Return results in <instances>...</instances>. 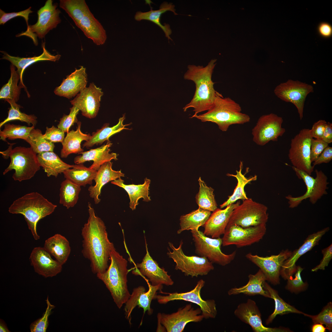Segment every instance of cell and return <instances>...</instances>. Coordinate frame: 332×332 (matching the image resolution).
Here are the masks:
<instances>
[{
  "label": "cell",
  "instance_id": "cell-1",
  "mask_svg": "<svg viewBox=\"0 0 332 332\" xmlns=\"http://www.w3.org/2000/svg\"><path fill=\"white\" fill-rule=\"evenodd\" d=\"M88 207L89 217L81 229V252L84 257L90 261L92 272L97 274L107 269L110 253L116 249L109 239L104 223L96 215L89 203Z\"/></svg>",
  "mask_w": 332,
  "mask_h": 332
},
{
  "label": "cell",
  "instance_id": "cell-2",
  "mask_svg": "<svg viewBox=\"0 0 332 332\" xmlns=\"http://www.w3.org/2000/svg\"><path fill=\"white\" fill-rule=\"evenodd\" d=\"M216 59L211 60L206 66L189 65L188 70L184 75L185 80H191L195 84L196 91L191 101L183 108L184 112L188 109L193 108L194 118L198 113L208 111L212 106L216 91L214 88L215 83L212 75L216 64Z\"/></svg>",
  "mask_w": 332,
  "mask_h": 332
},
{
  "label": "cell",
  "instance_id": "cell-3",
  "mask_svg": "<svg viewBox=\"0 0 332 332\" xmlns=\"http://www.w3.org/2000/svg\"><path fill=\"white\" fill-rule=\"evenodd\" d=\"M59 6L95 44L101 45L105 43L107 38L106 31L91 13L85 0H60Z\"/></svg>",
  "mask_w": 332,
  "mask_h": 332
},
{
  "label": "cell",
  "instance_id": "cell-4",
  "mask_svg": "<svg viewBox=\"0 0 332 332\" xmlns=\"http://www.w3.org/2000/svg\"><path fill=\"white\" fill-rule=\"evenodd\" d=\"M57 206L37 192L27 193L14 200L9 208L13 214L23 215L35 240L40 239L37 225L39 220L52 214Z\"/></svg>",
  "mask_w": 332,
  "mask_h": 332
},
{
  "label": "cell",
  "instance_id": "cell-5",
  "mask_svg": "<svg viewBox=\"0 0 332 332\" xmlns=\"http://www.w3.org/2000/svg\"><path fill=\"white\" fill-rule=\"evenodd\" d=\"M110 264L104 272L97 274L110 292L117 307L120 309L129 299L130 294L127 286V261L117 252L110 254Z\"/></svg>",
  "mask_w": 332,
  "mask_h": 332
},
{
  "label": "cell",
  "instance_id": "cell-6",
  "mask_svg": "<svg viewBox=\"0 0 332 332\" xmlns=\"http://www.w3.org/2000/svg\"><path fill=\"white\" fill-rule=\"evenodd\" d=\"M240 105L229 97H223L216 91L213 104L207 112L197 115L196 118L202 122H211L217 124L223 132L227 130L234 124H243L249 122V116L241 112Z\"/></svg>",
  "mask_w": 332,
  "mask_h": 332
},
{
  "label": "cell",
  "instance_id": "cell-7",
  "mask_svg": "<svg viewBox=\"0 0 332 332\" xmlns=\"http://www.w3.org/2000/svg\"><path fill=\"white\" fill-rule=\"evenodd\" d=\"M12 145L11 144L6 150L0 152L4 159L9 157L10 159V163L3 174L14 170L12 178L14 180L22 181L31 179L41 167L37 154L30 147L19 146L13 149Z\"/></svg>",
  "mask_w": 332,
  "mask_h": 332
},
{
  "label": "cell",
  "instance_id": "cell-8",
  "mask_svg": "<svg viewBox=\"0 0 332 332\" xmlns=\"http://www.w3.org/2000/svg\"><path fill=\"white\" fill-rule=\"evenodd\" d=\"M292 168L298 178L302 180L304 183L306 190L300 196L293 197L288 195L286 196L290 208L298 207L302 201L308 198L310 202L314 204L323 196L327 194L329 183L327 176L322 170L316 169V176L314 178L306 172L293 166Z\"/></svg>",
  "mask_w": 332,
  "mask_h": 332
},
{
  "label": "cell",
  "instance_id": "cell-9",
  "mask_svg": "<svg viewBox=\"0 0 332 332\" xmlns=\"http://www.w3.org/2000/svg\"><path fill=\"white\" fill-rule=\"evenodd\" d=\"M183 243L181 240L176 248L172 243L168 242L172 251L168 248L167 254L175 263V270H180L185 276L193 277L206 275L214 269L213 263L205 257L186 255L182 250Z\"/></svg>",
  "mask_w": 332,
  "mask_h": 332
},
{
  "label": "cell",
  "instance_id": "cell-10",
  "mask_svg": "<svg viewBox=\"0 0 332 332\" xmlns=\"http://www.w3.org/2000/svg\"><path fill=\"white\" fill-rule=\"evenodd\" d=\"M267 209L265 205L248 198L234 209L227 227L237 225L247 227L266 224Z\"/></svg>",
  "mask_w": 332,
  "mask_h": 332
},
{
  "label": "cell",
  "instance_id": "cell-11",
  "mask_svg": "<svg viewBox=\"0 0 332 332\" xmlns=\"http://www.w3.org/2000/svg\"><path fill=\"white\" fill-rule=\"evenodd\" d=\"M195 247V252L200 257H205L212 263L225 266L235 259L236 251L226 254L221 250L222 238L209 237L198 229L191 230Z\"/></svg>",
  "mask_w": 332,
  "mask_h": 332
},
{
  "label": "cell",
  "instance_id": "cell-12",
  "mask_svg": "<svg viewBox=\"0 0 332 332\" xmlns=\"http://www.w3.org/2000/svg\"><path fill=\"white\" fill-rule=\"evenodd\" d=\"M57 7V4H53V0H47L44 6L38 11L37 22L29 25L26 31L18 34L16 37L24 35L29 37L37 45V37L40 39L44 38L50 30L56 28L61 22L59 17L61 11Z\"/></svg>",
  "mask_w": 332,
  "mask_h": 332
},
{
  "label": "cell",
  "instance_id": "cell-13",
  "mask_svg": "<svg viewBox=\"0 0 332 332\" xmlns=\"http://www.w3.org/2000/svg\"><path fill=\"white\" fill-rule=\"evenodd\" d=\"M312 138L310 129L301 130L291 140L288 154L293 166L310 175L314 168L310 159V147Z\"/></svg>",
  "mask_w": 332,
  "mask_h": 332
},
{
  "label": "cell",
  "instance_id": "cell-14",
  "mask_svg": "<svg viewBox=\"0 0 332 332\" xmlns=\"http://www.w3.org/2000/svg\"><path fill=\"white\" fill-rule=\"evenodd\" d=\"M205 283L204 281L201 279L197 282L194 288L190 291L180 293L176 292L165 293L167 295L164 296L156 294L155 299L160 304H166L169 302L176 300L191 302L200 307L204 318H214L217 314L215 301L211 299L204 300L200 296L201 290L204 287Z\"/></svg>",
  "mask_w": 332,
  "mask_h": 332
},
{
  "label": "cell",
  "instance_id": "cell-15",
  "mask_svg": "<svg viewBox=\"0 0 332 332\" xmlns=\"http://www.w3.org/2000/svg\"><path fill=\"white\" fill-rule=\"evenodd\" d=\"M314 91L313 86L298 80L289 79L277 85L274 90L275 95L282 101L290 102L297 109L300 120L303 117L306 97Z\"/></svg>",
  "mask_w": 332,
  "mask_h": 332
},
{
  "label": "cell",
  "instance_id": "cell-16",
  "mask_svg": "<svg viewBox=\"0 0 332 332\" xmlns=\"http://www.w3.org/2000/svg\"><path fill=\"white\" fill-rule=\"evenodd\" d=\"M283 122L282 117L273 113L261 116L252 130L253 141L263 146L270 141H277L286 131L282 127Z\"/></svg>",
  "mask_w": 332,
  "mask_h": 332
},
{
  "label": "cell",
  "instance_id": "cell-17",
  "mask_svg": "<svg viewBox=\"0 0 332 332\" xmlns=\"http://www.w3.org/2000/svg\"><path fill=\"white\" fill-rule=\"evenodd\" d=\"M266 230V224L247 227L237 225L227 227L222 238V245H235L238 248L251 245L262 239Z\"/></svg>",
  "mask_w": 332,
  "mask_h": 332
},
{
  "label": "cell",
  "instance_id": "cell-18",
  "mask_svg": "<svg viewBox=\"0 0 332 332\" xmlns=\"http://www.w3.org/2000/svg\"><path fill=\"white\" fill-rule=\"evenodd\" d=\"M157 318L166 331L181 332L188 323L201 322L204 317L200 308L195 309L190 304L171 314L158 313Z\"/></svg>",
  "mask_w": 332,
  "mask_h": 332
},
{
  "label": "cell",
  "instance_id": "cell-19",
  "mask_svg": "<svg viewBox=\"0 0 332 332\" xmlns=\"http://www.w3.org/2000/svg\"><path fill=\"white\" fill-rule=\"evenodd\" d=\"M292 251L288 249L283 250L277 255L260 256L251 253L246 257L257 266L264 273L267 280L273 285L279 283V276L284 262L290 256Z\"/></svg>",
  "mask_w": 332,
  "mask_h": 332
},
{
  "label": "cell",
  "instance_id": "cell-20",
  "mask_svg": "<svg viewBox=\"0 0 332 332\" xmlns=\"http://www.w3.org/2000/svg\"><path fill=\"white\" fill-rule=\"evenodd\" d=\"M148 290L146 291L145 288L139 286L133 289L130 296L125 302L124 307L125 317L131 324V314L134 308L137 306L143 309L144 313L147 312L148 315L153 313V310L151 308L152 300L155 299L157 291H161L162 285L152 286L148 283Z\"/></svg>",
  "mask_w": 332,
  "mask_h": 332
},
{
  "label": "cell",
  "instance_id": "cell-21",
  "mask_svg": "<svg viewBox=\"0 0 332 332\" xmlns=\"http://www.w3.org/2000/svg\"><path fill=\"white\" fill-rule=\"evenodd\" d=\"M103 93L101 89L93 83H90L70 101L72 105L77 107L83 116L90 118L96 117L100 106L101 97Z\"/></svg>",
  "mask_w": 332,
  "mask_h": 332
},
{
  "label": "cell",
  "instance_id": "cell-22",
  "mask_svg": "<svg viewBox=\"0 0 332 332\" xmlns=\"http://www.w3.org/2000/svg\"><path fill=\"white\" fill-rule=\"evenodd\" d=\"M235 315L241 321L248 324L255 332H283L286 329L266 327L263 324L261 315L255 302L248 299L245 302L239 304L234 312Z\"/></svg>",
  "mask_w": 332,
  "mask_h": 332
},
{
  "label": "cell",
  "instance_id": "cell-23",
  "mask_svg": "<svg viewBox=\"0 0 332 332\" xmlns=\"http://www.w3.org/2000/svg\"><path fill=\"white\" fill-rule=\"evenodd\" d=\"M146 243V253L142 262L136 265V269L132 271L135 275H140L146 276L151 282V284L155 286L159 285L171 286L174 281L171 276L164 269L160 267L157 263L153 259L148 251L147 244Z\"/></svg>",
  "mask_w": 332,
  "mask_h": 332
},
{
  "label": "cell",
  "instance_id": "cell-24",
  "mask_svg": "<svg viewBox=\"0 0 332 332\" xmlns=\"http://www.w3.org/2000/svg\"><path fill=\"white\" fill-rule=\"evenodd\" d=\"M30 259L35 271L45 278L55 276L62 270V265L53 259L44 247H34L31 253Z\"/></svg>",
  "mask_w": 332,
  "mask_h": 332
},
{
  "label": "cell",
  "instance_id": "cell-25",
  "mask_svg": "<svg viewBox=\"0 0 332 332\" xmlns=\"http://www.w3.org/2000/svg\"><path fill=\"white\" fill-rule=\"evenodd\" d=\"M329 230V227H327L310 235L298 249L292 251L290 256L284 262L281 270L280 275L284 279H287L290 276L293 275L296 270L297 266L296 263L298 259L318 244L322 236Z\"/></svg>",
  "mask_w": 332,
  "mask_h": 332
},
{
  "label": "cell",
  "instance_id": "cell-26",
  "mask_svg": "<svg viewBox=\"0 0 332 332\" xmlns=\"http://www.w3.org/2000/svg\"><path fill=\"white\" fill-rule=\"evenodd\" d=\"M238 202L226 206L224 209L217 208L211 214L203 226L204 234L212 238H217L224 234L231 213L239 204Z\"/></svg>",
  "mask_w": 332,
  "mask_h": 332
},
{
  "label": "cell",
  "instance_id": "cell-27",
  "mask_svg": "<svg viewBox=\"0 0 332 332\" xmlns=\"http://www.w3.org/2000/svg\"><path fill=\"white\" fill-rule=\"evenodd\" d=\"M87 82L86 68L81 66L67 76L60 86L55 88L54 92L56 95L69 99L86 88Z\"/></svg>",
  "mask_w": 332,
  "mask_h": 332
},
{
  "label": "cell",
  "instance_id": "cell-28",
  "mask_svg": "<svg viewBox=\"0 0 332 332\" xmlns=\"http://www.w3.org/2000/svg\"><path fill=\"white\" fill-rule=\"evenodd\" d=\"M112 145V143L108 140L106 144L99 148L81 152L79 154L81 155L75 157L74 162L77 164H83L87 161H93V163L89 167L97 171L104 163L113 159L115 160L118 159L117 157L118 155L116 153H109L110 150L109 148Z\"/></svg>",
  "mask_w": 332,
  "mask_h": 332
},
{
  "label": "cell",
  "instance_id": "cell-29",
  "mask_svg": "<svg viewBox=\"0 0 332 332\" xmlns=\"http://www.w3.org/2000/svg\"><path fill=\"white\" fill-rule=\"evenodd\" d=\"M42 46L43 51L41 55L38 56L30 57H20L13 56L10 55L5 52L1 51L3 54V57L2 59L9 61L12 64L17 68V71L20 77L19 85L24 89L28 97L30 96V95L23 84L22 79L24 69L29 65L37 61H55L59 60L61 57L60 54L53 55L49 53L45 48V42H42Z\"/></svg>",
  "mask_w": 332,
  "mask_h": 332
},
{
  "label": "cell",
  "instance_id": "cell-30",
  "mask_svg": "<svg viewBox=\"0 0 332 332\" xmlns=\"http://www.w3.org/2000/svg\"><path fill=\"white\" fill-rule=\"evenodd\" d=\"M112 166V163L111 161L102 164L97 171L94 180L95 184L90 186L88 188L90 196L93 199L95 204H98L101 201L99 196L101 195V188L104 185L110 181L124 176V174L121 172V170H114Z\"/></svg>",
  "mask_w": 332,
  "mask_h": 332
},
{
  "label": "cell",
  "instance_id": "cell-31",
  "mask_svg": "<svg viewBox=\"0 0 332 332\" xmlns=\"http://www.w3.org/2000/svg\"><path fill=\"white\" fill-rule=\"evenodd\" d=\"M248 281L245 285L239 287L233 288L228 291L229 295L243 294L249 296L260 295L271 298V295L265 286L267 280L266 277L259 269L255 274L248 276Z\"/></svg>",
  "mask_w": 332,
  "mask_h": 332
},
{
  "label": "cell",
  "instance_id": "cell-32",
  "mask_svg": "<svg viewBox=\"0 0 332 332\" xmlns=\"http://www.w3.org/2000/svg\"><path fill=\"white\" fill-rule=\"evenodd\" d=\"M150 182V180L146 178L142 184L127 185L124 183V181L120 177L111 181V183L123 188L127 192L130 200L129 207L133 210L138 205V201L140 198H143V201L146 202L151 201L150 197L148 196Z\"/></svg>",
  "mask_w": 332,
  "mask_h": 332
},
{
  "label": "cell",
  "instance_id": "cell-33",
  "mask_svg": "<svg viewBox=\"0 0 332 332\" xmlns=\"http://www.w3.org/2000/svg\"><path fill=\"white\" fill-rule=\"evenodd\" d=\"M44 248L63 265L70 255L71 248L68 240L60 234H56L45 241Z\"/></svg>",
  "mask_w": 332,
  "mask_h": 332
},
{
  "label": "cell",
  "instance_id": "cell-34",
  "mask_svg": "<svg viewBox=\"0 0 332 332\" xmlns=\"http://www.w3.org/2000/svg\"><path fill=\"white\" fill-rule=\"evenodd\" d=\"M76 130H72L67 133L61 143L62 148L61 151V156L66 158L70 154L78 153L83 152L81 147V143L83 140L87 141L90 138L89 134L83 133L81 130V123L78 121Z\"/></svg>",
  "mask_w": 332,
  "mask_h": 332
},
{
  "label": "cell",
  "instance_id": "cell-35",
  "mask_svg": "<svg viewBox=\"0 0 332 332\" xmlns=\"http://www.w3.org/2000/svg\"><path fill=\"white\" fill-rule=\"evenodd\" d=\"M175 7V5L172 3H168L165 2L161 4L159 10H153L151 9L150 11L147 12H137L134 16V18L137 21L145 20L152 22L163 30L165 37L168 40H172L170 36L172 33L170 25L166 23L164 24V25H162L160 22V19L161 15L167 11H172L175 15L178 14L176 12Z\"/></svg>",
  "mask_w": 332,
  "mask_h": 332
},
{
  "label": "cell",
  "instance_id": "cell-36",
  "mask_svg": "<svg viewBox=\"0 0 332 332\" xmlns=\"http://www.w3.org/2000/svg\"><path fill=\"white\" fill-rule=\"evenodd\" d=\"M37 156L41 167L48 177L53 176L57 177L59 174L73 166V165L63 162L53 152H44L38 154Z\"/></svg>",
  "mask_w": 332,
  "mask_h": 332
},
{
  "label": "cell",
  "instance_id": "cell-37",
  "mask_svg": "<svg viewBox=\"0 0 332 332\" xmlns=\"http://www.w3.org/2000/svg\"><path fill=\"white\" fill-rule=\"evenodd\" d=\"M125 119V115L119 119L118 123L112 127H109V124H105L102 127L97 129L95 132H93L91 135L90 139L83 144V147L89 148L94 145L101 144L104 141L109 140V138L113 135L120 132L124 129H130L125 128L130 124H124L123 122Z\"/></svg>",
  "mask_w": 332,
  "mask_h": 332
},
{
  "label": "cell",
  "instance_id": "cell-38",
  "mask_svg": "<svg viewBox=\"0 0 332 332\" xmlns=\"http://www.w3.org/2000/svg\"><path fill=\"white\" fill-rule=\"evenodd\" d=\"M97 172V171L81 164L73 165L72 168L67 169L63 173L66 179L78 185L85 187L87 184H92Z\"/></svg>",
  "mask_w": 332,
  "mask_h": 332
},
{
  "label": "cell",
  "instance_id": "cell-39",
  "mask_svg": "<svg viewBox=\"0 0 332 332\" xmlns=\"http://www.w3.org/2000/svg\"><path fill=\"white\" fill-rule=\"evenodd\" d=\"M211 214V211L200 208L190 213L181 215L180 219V228L177 233L180 234L185 230L198 229L203 226Z\"/></svg>",
  "mask_w": 332,
  "mask_h": 332
},
{
  "label": "cell",
  "instance_id": "cell-40",
  "mask_svg": "<svg viewBox=\"0 0 332 332\" xmlns=\"http://www.w3.org/2000/svg\"><path fill=\"white\" fill-rule=\"evenodd\" d=\"M243 168V163L240 161L239 165V170H236V174L234 175L228 173V176L235 177L237 180V184L233 193L232 195L228 197V199L222 204L220 205V208H223L231 204L234 203L238 200H243L247 199L246 194L244 191V187L245 185L250 183L251 181L256 180L257 178L256 175H255L249 178H247L245 175L242 174V171Z\"/></svg>",
  "mask_w": 332,
  "mask_h": 332
},
{
  "label": "cell",
  "instance_id": "cell-41",
  "mask_svg": "<svg viewBox=\"0 0 332 332\" xmlns=\"http://www.w3.org/2000/svg\"><path fill=\"white\" fill-rule=\"evenodd\" d=\"M16 67L11 64L10 65L11 75L8 82L4 85L0 91V98L6 101L12 100L16 102L19 99L21 89L23 88L18 84L20 81V76L17 70Z\"/></svg>",
  "mask_w": 332,
  "mask_h": 332
},
{
  "label": "cell",
  "instance_id": "cell-42",
  "mask_svg": "<svg viewBox=\"0 0 332 332\" xmlns=\"http://www.w3.org/2000/svg\"><path fill=\"white\" fill-rule=\"evenodd\" d=\"M60 190V204L67 209L73 207L78 201L81 186L66 179L61 183Z\"/></svg>",
  "mask_w": 332,
  "mask_h": 332
},
{
  "label": "cell",
  "instance_id": "cell-43",
  "mask_svg": "<svg viewBox=\"0 0 332 332\" xmlns=\"http://www.w3.org/2000/svg\"><path fill=\"white\" fill-rule=\"evenodd\" d=\"M198 181L199 191L196 196V201L199 208L213 212L217 208L213 193L214 189L208 186L200 177Z\"/></svg>",
  "mask_w": 332,
  "mask_h": 332
},
{
  "label": "cell",
  "instance_id": "cell-44",
  "mask_svg": "<svg viewBox=\"0 0 332 332\" xmlns=\"http://www.w3.org/2000/svg\"><path fill=\"white\" fill-rule=\"evenodd\" d=\"M265 286L266 289L268 291L271 295V298L274 300L275 305L274 311L269 316L266 321L267 324H269L271 322L276 316L278 314L283 315L290 313L304 314V313L298 310L283 301L279 296L277 292L272 288L267 283H265Z\"/></svg>",
  "mask_w": 332,
  "mask_h": 332
},
{
  "label": "cell",
  "instance_id": "cell-45",
  "mask_svg": "<svg viewBox=\"0 0 332 332\" xmlns=\"http://www.w3.org/2000/svg\"><path fill=\"white\" fill-rule=\"evenodd\" d=\"M41 131L34 128L25 141L30 146V148L37 154L45 152H53L55 145L53 143L48 141L43 137Z\"/></svg>",
  "mask_w": 332,
  "mask_h": 332
},
{
  "label": "cell",
  "instance_id": "cell-46",
  "mask_svg": "<svg viewBox=\"0 0 332 332\" xmlns=\"http://www.w3.org/2000/svg\"><path fill=\"white\" fill-rule=\"evenodd\" d=\"M4 125L3 130L0 131V139L5 142H7L6 138L9 140L21 139L25 140L31 130L35 127L33 126L29 127L9 123H6Z\"/></svg>",
  "mask_w": 332,
  "mask_h": 332
},
{
  "label": "cell",
  "instance_id": "cell-47",
  "mask_svg": "<svg viewBox=\"0 0 332 332\" xmlns=\"http://www.w3.org/2000/svg\"><path fill=\"white\" fill-rule=\"evenodd\" d=\"M10 104V107L9 109L8 115L7 117L0 123V128L4 124L10 121L19 120L22 122L26 123L29 125L31 124L32 126H35L37 123V117L34 115H27L21 112L20 109L21 106L17 104L14 101H6Z\"/></svg>",
  "mask_w": 332,
  "mask_h": 332
},
{
  "label": "cell",
  "instance_id": "cell-48",
  "mask_svg": "<svg viewBox=\"0 0 332 332\" xmlns=\"http://www.w3.org/2000/svg\"><path fill=\"white\" fill-rule=\"evenodd\" d=\"M47 307L42 317L32 323L30 326L31 332H45L49 326L48 318L52 311L55 306L51 304L49 299L48 296L45 300Z\"/></svg>",
  "mask_w": 332,
  "mask_h": 332
},
{
  "label": "cell",
  "instance_id": "cell-49",
  "mask_svg": "<svg viewBox=\"0 0 332 332\" xmlns=\"http://www.w3.org/2000/svg\"><path fill=\"white\" fill-rule=\"evenodd\" d=\"M305 316L311 318L314 324L320 323L326 326V328L330 331L332 330V304L331 302L327 304L321 312L315 315H312L304 313Z\"/></svg>",
  "mask_w": 332,
  "mask_h": 332
},
{
  "label": "cell",
  "instance_id": "cell-50",
  "mask_svg": "<svg viewBox=\"0 0 332 332\" xmlns=\"http://www.w3.org/2000/svg\"><path fill=\"white\" fill-rule=\"evenodd\" d=\"M303 269L299 266L297 267L296 270L294 273V277L292 276L289 277L287 280V289L291 292H297L303 290L306 287V284L302 280L301 273Z\"/></svg>",
  "mask_w": 332,
  "mask_h": 332
},
{
  "label": "cell",
  "instance_id": "cell-51",
  "mask_svg": "<svg viewBox=\"0 0 332 332\" xmlns=\"http://www.w3.org/2000/svg\"><path fill=\"white\" fill-rule=\"evenodd\" d=\"M70 112L69 115L64 114L60 118L59 123L57 126L62 130L64 132H69L70 128L74 124L78 122L77 117L79 109L75 106L70 108Z\"/></svg>",
  "mask_w": 332,
  "mask_h": 332
},
{
  "label": "cell",
  "instance_id": "cell-52",
  "mask_svg": "<svg viewBox=\"0 0 332 332\" xmlns=\"http://www.w3.org/2000/svg\"><path fill=\"white\" fill-rule=\"evenodd\" d=\"M31 7L28 8L19 12L7 13L5 12L1 9H0V24L4 25L6 22L15 17H22L24 18L27 25V27L29 26L28 24L29 17L30 14L33 12L31 10Z\"/></svg>",
  "mask_w": 332,
  "mask_h": 332
},
{
  "label": "cell",
  "instance_id": "cell-53",
  "mask_svg": "<svg viewBox=\"0 0 332 332\" xmlns=\"http://www.w3.org/2000/svg\"><path fill=\"white\" fill-rule=\"evenodd\" d=\"M43 137L45 140L53 143H62L65 138V132L60 128L53 125L51 128L46 127Z\"/></svg>",
  "mask_w": 332,
  "mask_h": 332
},
{
  "label": "cell",
  "instance_id": "cell-54",
  "mask_svg": "<svg viewBox=\"0 0 332 332\" xmlns=\"http://www.w3.org/2000/svg\"><path fill=\"white\" fill-rule=\"evenodd\" d=\"M328 144L322 140L312 139L310 147V159L312 163L317 159Z\"/></svg>",
  "mask_w": 332,
  "mask_h": 332
},
{
  "label": "cell",
  "instance_id": "cell-55",
  "mask_svg": "<svg viewBox=\"0 0 332 332\" xmlns=\"http://www.w3.org/2000/svg\"><path fill=\"white\" fill-rule=\"evenodd\" d=\"M323 258L319 264L313 268L312 271H316L318 270H324L327 267L332 258V244H331L322 251Z\"/></svg>",
  "mask_w": 332,
  "mask_h": 332
},
{
  "label": "cell",
  "instance_id": "cell-56",
  "mask_svg": "<svg viewBox=\"0 0 332 332\" xmlns=\"http://www.w3.org/2000/svg\"><path fill=\"white\" fill-rule=\"evenodd\" d=\"M327 123L325 120H320L314 124L310 129V135L313 138L322 140Z\"/></svg>",
  "mask_w": 332,
  "mask_h": 332
},
{
  "label": "cell",
  "instance_id": "cell-57",
  "mask_svg": "<svg viewBox=\"0 0 332 332\" xmlns=\"http://www.w3.org/2000/svg\"><path fill=\"white\" fill-rule=\"evenodd\" d=\"M332 160V148L328 146L322 151L317 159L313 162L312 165L315 166L322 163L330 162Z\"/></svg>",
  "mask_w": 332,
  "mask_h": 332
},
{
  "label": "cell",
  "instance_id": "cell-58",
  "mask_svg": "<svg viewBox=\"0 0 332 332\" xmlns=\"http://www.w3.org/2000/svg\"><path fill=\"white\" fill-rule=\"evenodd\" d=\"M317 31L322 37L324 38H330L332 36V26L328 22H322L318 26Z\"/></svg>",
  "mask_w": 332,
  "mask_h": 332
},
{
  "label": "cell",
  "instance_id": "cell-59",
  "mask_svg": "<svg viewBox=\"0 0 332 332\" xmlns=\"http://www.w3.org/2000/svg\"><path fill=\"white\" fill-rule=\"evenodd\" d=\"M322 140L329 144L332 142V124L327 122Z\"/></svg>",
  "mask_w": 332,
  "mask_h": 332
},
{
  "label": "cell",
  "instance_id": "cell-60",
  "mask_svg": "<svg viewBox=\"0 0 332 332\" xmlns=\"http://www.w3.org/2000/svg\"><path fill=\"white\" fill-rule=\"evenodd\" d=\"M326 328L322 324L320 323L314 324L312 327V331L313 332H324L326 331Z\"/></svg>",
  "mask_w": 332,
  "mask_h": 332
},
{
  "label": "cell",
  "instance_id": "cell-61",
  "mask_svg": "<svg viewBox=\"0 0 332 332\" xmlns=\"http://www.w3.org/2000/svg\"><path fill=\"white\" fill-rule=\"evenodd\" d=\"M0 332H10L8 329L6 325L5 322L2 319L0 321Z\"/></svg>",
  "mask_w": 332,
  "mask_h": 332
}]
</instances>
